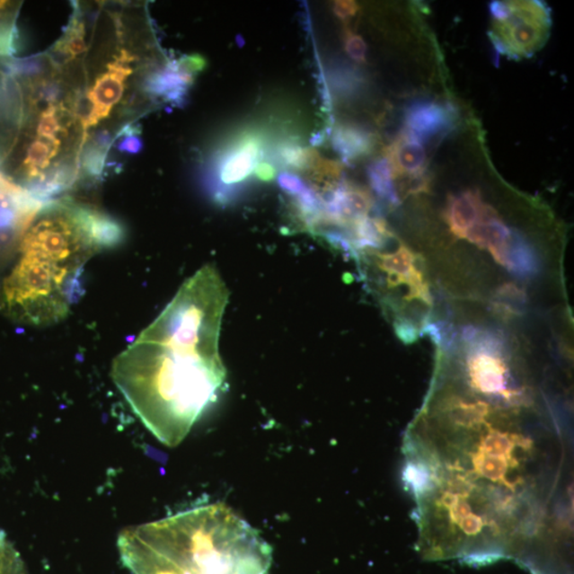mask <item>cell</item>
I'll return each instance as SVG.
<instances>
[{
  "instance_id": "6da1fadb",
  "label": "cell",
  "mask_w": 574,
  "mask_h": 574,
  "mask_svg": "<svg viewBox=\"0 0 574 574\" xmlns=\"http://www.w3.org/2000/svg\"><path fill=\"white\" fill-rule=\"evenodd\" d=\"M468 388L472 400L446 393L405 439L420 551L435 561L526 560L561 531L568 444L558 427L524 419L527 396L512 383L473 387L485 400Z\"/></svg>"
},
{
  "instance_id": "7a4b0ae2",
  "label": "cell",
  "mask_w": 574,
  "mask_h": 574,
  "mask_svg": "<svg viewBox=\"0 0 574 574\" xmlns=\"http://www.w3.org/2000/svg\"><path fill=\"white\" fill-rule=\"evenodd\" d=\"M228 299L218 271L206 265L114 359L115 385L168 446L187 437L225 384L219 336Z\"/></svg>"
},
{
  "instance_id": "3957f363",
  "label": "cell",
  "mask_w": 574,
  "mask_h": 574,
  "mask_svg": "<svg viewBox=\"0 0 574 574\" xmlns=\"http://www.w3.org/2000/svg\"><path fill=\"white\" fill-rule=\"evenodd\" d=\"M124 237L119 220L71 200L19 211L0 230V313L31 327L63 321L83 295L86 264Z\"/></svg>"
},
{
  "instance_id": "277c9868",
  "label": "cell",
  "mask_w": 574,
  "mask_h": 574,
  "mask_svg": "<svg viewBox=\"0 0 574 574\" xmlns=\"http://www.w3.org/2000/svg\"><path fill=\"white\" fill-rule=\"evenodd\" d=\"M127 530L175 574H269L270 547L224 503Z\"/></svg>"
},
{
  "instance_id": "5b68a950",
  "label": "cell",
  "mask_w": 574,
  "mask_h": 574,
  "mask_svg": "<svg viewBox=\"0 0 574 574\" xmlns=\"http://www.w3.org/2000/svg\"><path fill=\"white\" fill-rule=\"evenodd\" d=\"M491 15L497 22L492 38L504 54H532L546 38L550 19L541 3H495Z\"/></svg>"
},
{
  "instance_id": "8992f818",
  "label": "cell",
  "mask_w": 574,
  "mask_h": 574,
  "mask_svg": "<svg viewBox=\"0 0 574 574\" xmlns=\"http://www.w3.org/2000/svg\"><path fill=\"white\" fill-rule=\"evenodd\" d=\"M404 124L409 136L422 142L448 135L455 129L457 116L454 108L432 98H419L404 109Z\"/></svg>"
},
{
  "instance_id": "52a82bcc",
  "label": "cell",
  "mask_w": 574,
  "mask_h": 574,
  "mask_svg": "<svg viewBox=\"0 0 574 574\" xmlns=\"http://www.w3.org/2000/svg\"><path fill=\"white\" fill-rule=\"evenodd\" d=\"M132 57L126 50L113 63H110L107 72L97 78L93 89L86 93L93 107L90 127L107 119L115 104H118L125 91V81L132 74L129 64Z\"/></svg>"
},
{
  "instance_id": "ba28073f",
  "label": "cell",
  "mask_w": 574,
  "mask_h": 574,
  "mask_svg": "<svg viewBox=\"0 0 574 574\" xmlns=\"http://www.w3.org/2000/svg\"><path fill=\"white\" fill-rule=\"evenodd\" d=\"M262 141L259 137L248 136L225 152L216 162V181L219 190L241 184L252 175L262 155Z\"/></svg>"
},
{
  "instance_id": "9c48e42d",
  "label": "cell",
  "mask_w": 574,
  "mask_h": 574,
  "mask_svg": "<svg viewBox=\"0 0 574 574\" xmlns=\"http://www.w3.org/2000/svg\"><path fill=\"white\" fill-rule=\"evenodd\" d=\"M202 66L204 62L199 57H185L168 63L165 68L150 75L145 88L150 94L168 102H181L193 83V74L200 71Z\"/></svg>"
},
{
  "instance_id": "30bf717a",
  "label": "cell",
  "mask_w": 574,
  "mask_h": 574,
  "mask_svg": "<svg viewBox=\"0 0 574 574\" xmlns=\"http://www.w3.org/2000/svg\"><path fill=\"white\" fill-rule=\"evenodd\" d=\"M374 143L373 135L356 125L340 126L333 136V146L345 161L357 160L367 155Z\"/></svg>"
},
{
  "instance_id": "8fae6325",
  "label": "cell",
  "mask_w": 574,
  "mask_h": 574,
  "mask_svg": "<svg viewBox=\"0 0 574 574\" xmlns=\"http://www.w3.org/2000/svg\"><path fill=\"white\" fill-rule=\"evenodd\" d=\"M88 50L84 22L75 16L54 49L56 63H66Z\"/></svg>"
},
{
  "instance_id": "7c38bea8",
  "label": "cell",
  "mask_w": 574,
  "mask_h": 574,
  "mask_svg": "<svg viewBox=\"0 0 574 574\" xmlns=\"http://www.w3.org/2000/svg\"><path fill=\"white\" fill-rule=\"evenodd\" d=\"M369 182L375 193L392 205L398 204V196L393 184V172L387 158L375 160L367 168Z\"/></svg>"
},
{
  "instance_id": "4fadbf2b",
  "label": "cell",
  "mask_w": 574,
  "mask_h": 574,
  "mask_svg": "<svg viewBox=\"0 0 574 574\" xmlns=\"http://www.w3.org/2000/svg\"><path fill=\"white\" fill-rule=\"evenodd\" d=\"M108 135L98 137L94 144L85 149L83 158H81V168L86 176L90 178H100L107 166V153L110 144Z\"/></svg>"
},
{
  "instance_id": "5bb4252c",
  "label": "cell",
  "mask_w": 574,
  "mask_h": 574,
  "mask_svg": "<svg viewBox=\"0 0 574 574\" xmlns=\"http://www.w3.org/2000/svg\"><path fill=\"white\" fill-rule=\"evenodd\" d=\"M62 119L63 112L59 111L54 104H49V107L45 108L40 115L37 127L38 137L50 142H61L57 136L64 130Z\"/></svg>"
},
{
  "instance_id": "9a60e30c",
  "label": "cell",
  "mask_w": 574,
  "mask_h": 574,
  "mask_svg": "<svg viewBox=\"0 0 574 574\" xmlns=\"http://www.w3.org/2000/svg\"><path fill=\"white\" fill-rule=\"evenodd\" d=\"M0 574H27L24 562L0 531Z\"/></svg>"
},
{
  "instance_id": "2e32d148",
  "label": "cell",
  "mask_w": 574,
  "mask_h": 574,
  "mask_svg": "<svg viewBox=\"0 0 574 574\" xmlns=\"http://www.w3.org/2000/svg\"><path fill=\"white\" fill-rule=\"evenodd\" d=\"M343 40L347 55L349 56L353 61L358 63L366 62L368 48L366 42H365L361 36L347 29L344 32Z\"/></svg>"
},
{
  "instance_id": "e0dca14e",
  "label": "cell",
  "mask_w": 574,
  "mask_h": 574,
  "mask_svg": "<svg viewBox=\"0 0 574 574\" xmlns=\"http://www.w3.org/2000/svg\"><path fill=\"white\" fill-rule=\"evenodd\" d=\"M138 135H140V132L133 126L123 128L119 135V137H120L118 146L119 152L128 155L141 153L143 142Z\"/></svg>"
},
{
  "instance_id": "ac0fdd59",
  "label": "cell",
  "mask_w": 574,
  "mask_h": 574,
  "mask_svg": "<svg viewBox=\"0 0 574 574\" xmlns=\"http://www.w3.org/2000/svg\"><path fill=\"white\" fill-rule=\"evenodd\" d=\"M17 208L15 199L11 197L0 196V229L8 227L14 222Z\"/></svg>"
},
{
  "instance_id": "d6986e66",
  "label": "cell",
  "mask_w": 574,
  "mask_h": 574,
  "mask_svg": "<svg viewBox=\"0 0 574 574\" xmlns=\"http://www.w3.org/2000/svg\"><path fill=\"white\" fill-rule=\"evenodd\" d=\"M278 183L284 191L293 196L298 195L306 187L303 179L291 172H281L278 177Z\"/></svg>"
},
{
  "instance_id": "ffe728a7",
  "label": "cell",
  "mask_w": 574,
  "mask_h": 574,
  "mask_svg": "<svg viewBox=\"0 0 574 574\" xmlns=\"http://www.w3.org/2000/svg\"><path fill=\"white\" fill-rule=\"evenodd\" d=\"M358 4L355 2H336L333 11L341 21L352 19L358 13Z\"/></svg>"
},
{
  "instance_id": "44dd1931",
  "label": "cell",
  "mask_w": 574,
  "mask_h": 574,
  "mask_svg": "<svg viewBox=\"0 0 574 574\" xmlns=\"http://www.w3.org/2000/svg\"><path fill=\"white\" fill-rule=\"evenodd\" d=\"M11 3L8 2H0V20L3 19L5 15L8 14L11 9Z\"/></svg>"
}]
</instances>
